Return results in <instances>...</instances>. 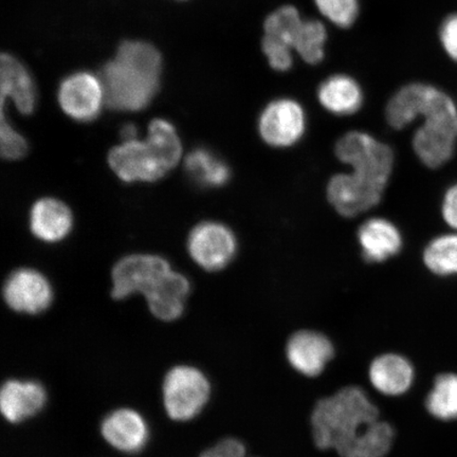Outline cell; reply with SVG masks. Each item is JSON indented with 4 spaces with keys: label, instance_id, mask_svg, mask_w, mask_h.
Returning <instances> with one entry per match:
<instances>
[{
    "label": "cell",
    "instance_id": "6da1fadb",
    "mask_svg": "<svg viewBox=\"0 0 457 457\" xmlns=\"http://www.w3.org/2000/svg\"><path fill=\"white\" fill-rule=\"evenodd\" d=\"M379 420L381 411L363 386H342L313 403L310 426L314 447L343 457Z\"/></svg>",
    "mask_w": 457,
    "mask_h": 457
},
{
    "label": "cell",
    "instance_id": "7a4b0ae2",
    "mask_svg": "<svg viewBox=\"0 0 457 457\" xmlns=\"http://www.w3.org/2000/svg\"><path fill=\"white\" fill-rule=\"evenodd\" d=\"M162 71V54L153 45L122 43L116 57L102 68L106 104L116 111L143 110L158 93Z\"/></svg>",
    "mask_w": 457,
    "mask_h": 457
},
{
    "label": "cell",
    "instance_id": "3957f363",
    "mask_svg": "<svg viewBox=\"0 0 457 457\" xmlns=\"http://www.w3.org/2000/svg\"><path fill=\"white\" fill-rule=\"evenodd\" d=\"M425 123L415 131L416 156L428 168L437 169L453 158L457 141V108L447 94L432 100L424 114Z\"/></svg>",
    "mask_w": 457,
    "mask_h": 457
},
{
    "label": "cell",
    "instance_id": "277c9868",
    "mask_svg": "<svg viewBox=\"0 0 457 457\" xmlns=\"http://www.w3.org/2000/svg\"><path fill=\"white\" fill-rule=\"evenodd\" d=\"M212 394V386L202 370L180 364L171 368L162 384V402L171 420L190 421L203 412Z\"/></svg>",
    "mask_w": 457,
    "mask_h": 457
},
{
    "label": "cell",
    "instance_id": "5b68a950",
    "mask_svg": "<svg viewBox=\"0 0 457 457\" xmlns=\"http://www.w3.org/2000/svg\"><path fill=\"white\" fill-rule=\"evenodd\" d=\"M336 156L353 173L386 187L394 167L392 148L364 131L353 130L337 142Z\"/></svg>",
    "mask_w": 457,
    "mask_h": 457
},
{
    "label": "cell",
    "instance_id": "8992f818",
    "mask_svg": "<svg viewBox=\"0 0 457 457\" xmlns=\"http://www.w3.org/2000/svg\"><path fill=\"white\" fill-rule=\"evenodd\" d=\"M307 118L298 101L278 98L268 103L260 114L257 129L266 145L287 148L298 143L305 135Z\"/></svg>",
    "mask_w": 457,
    "mask_h": 457
},
{
    "label": "cell",
    "instance_id": "52a82bcc",
    "mask_svg": "<svg viewBox=\"0 0 457 457\" xmlns=\"http://www.w3.org/2000/svg\"><path fill=\"white\" fill-rule=\"evenodd\" d=\"M284 353L289 368L307 379L319 378L336 358L334 343L321 331L312 329L291 335Z\"/></svg>",
    "mask_w": 457,
    "mask_h": 457
},
{
    "label": "cell",
    "instance_id": "ba28073f",
    "mask_svg": "<svg viewBox=\"0 0 457 457\" xmlns=\"http://www.w3.org/2000/svg\"><path fill=\"white\" fill-rule=\"evenodd\" d=\"M170 271L169 262L160 256L125 257L112 272V296L123 300L134 294L147 295Z\"/></svg>",
    "mask_w": 457,
    "mask_h": 457
},
{
    "label": "cell",
    "instance_id": "9c48e42d",
    "mask_svg": "<svg viewBox=\"0 0 457 457\" xmlns=\"http://www.w3.org/2000/svg\"><path fill=\"white\" fill-rule=\"evenodd\" d=\"M188 251L204 270L219 271L230 264L237 254V237L220 222H203L188 237Z\"/></svg>",
    "mask_w": 457,
    "mask_h": 457
},
{
    "label": "cell",
    "instance_id": "30bf717a",
    "mask_svg": "<svg viewBox=\"0 0 457 457\" xmlns=\"http://www.w3.org/2000/svg\"><path fill=\"white\" fill-rule=\"evenodd\" d=\"M59 102L62 110L76 121H94L105 102L101 79L85 71L71 74L60 86Z\"/></svg>",
    "mask_w": 457,
    "mask_h": 457
},
{
    "label": "cell",
    "instance_id": "8fae6325",
    "mask_svg": "<svg viewBox=\"0 0 457 457\" xmlns=\"http://www.w3.org/2000/svg\"><path fill=\"white\" fill-rule=\"evenodd\" d=\"M385 188L351 171L336 175L329 180L328 197L337 212L353 217L375 207L384 195Z\"/></svg>",
    "mask_w": 457,
    "mask_h": 457
},
{
    "label": "cell",
    "instance_id": "7c38bea8",
    "mask_svg": "<svg viewBox=\"0 0 457 457\" xmlns=\"http://www.w3.org/2000/svg\"><path fill=\"white\" fill-rule=\"evenodd\" d=\"M4 295L13 311L28 314L47 311L54 299L48 279L32 270H20L11 274L4 285Z\"/></svg>",
    "mask_w": 457,
    "mask_h": 457
},
{
    "label": "cell",
    "instance_id": "4fadbf2b",
    "mask_svg": "<svg viewBox=\"0 0 457 457\" xmlns=\"http://www.w3.org/2000/svg\"><path fill=\"white\" fill-rule=\"evenodd\" d=\"M110 164L120 179L127 182L155 181L168 173L147 142H124L110 154Z\"/></svg>",
    "mask_w": 457,
    "mask_h": 457
},
{
    "label": "cell",
    "instance_id": "5bb4252c",
    "mask_svg": "<svg viewBox=\"0 0 457 457\" xmlns=\"http://www.w3.org/2000/svg\"><path fill=\"white\" fill-rule=\"evenodd\" d=\"M101 434L104 441L119 453L137 454L145 448L150 439V427L136 410L120 408L103 419Z\"/></svg>",
    "mask_w": 457,
    "mask_h": 457
},
{
    "label": "cell",
    "instance_id": "9a60e30c",
    "mask_svg": "<svg viewBox=\"0 0 457 457\" xmlns=\"http://www.w3.org/2000/svg\"><path fill=\"white\" fill-rule=\"evenodd\" d=\"M47 399V391L41 382L9 379L0 391V411L10 424H21L41 413Z\"/></svg>",
    "mask_w": 457,
    "mask_h": 457
},
{
    "label": "cell",
    "instance_id": "2e32d148",
    "mask_svg": "<svg viewBox=\"0 0 457 457\" xmlns=\"http://www.w3.org/2000/svg\"><path fill=\"white\" fill-rule=\"evenodd\" d=\"M367 378L380 395L398 398L413 386L415 368L407 357L387 352L371 359Z\"/></svg>",
    "mask_w": 457,
    "mask_h": 457
},
{
    "label": "cell",
    "instance_id": "e0dca14e",
    "mask_svg": "<svg viewBox=\"0 0 457 457\" xmlns=\"http://www.w3.org/2000/svg\"><path fill=\"white\" fill-rule=\"evenodd\" d=\"M358 243L364 259L370 262H385L403 248L402 233L392 221L375 217L359 228Z\"/></svg>",
    "mask_w": 457,
    "mask_h": 457
},
{
    "label": "cell",
    "instance_id": "ac0fdd59",
    "mask_svg": "<svg viewBox=\"0 0 457 457\" xmlns=\"http://www.w3.org/2000/svg\"><path fill=\"white\" fill-rule=\"evenodd\" d=\"M0 90L2 99L10 98L21 113L31 114L36 110L37 89L31 74L19 60L3 54L0 68Z\"/></svg>",
    "mask_w": 457,
    "mask_h": 457
},
{
    "label": "cell",
    "instance_id": "d6986e66",
    "mask_svg": "<svg viewBox=\"0 0 457 457\" xmlns=\"http://www.w3.org/2000/svg\"><path fill=\"white\" fill-rule=\"evenodd\" d=\"M191 286L180 273L170 271L146 295L154 316L162 321H175L185 312Z\"/></svg>",
    "mask_w": 457,
    "mask_h": 457
},
{
    "label": "cell",
    "instance_id": "ffe728a7",
    "mask_svg": "<svg viewBox=\"0 0 457 457\" xmlns=\"http://www.w3.org/2000/svg\"><path fill=\"white\" fill-rule=\"evenodd\" d=\"M317 94L320 104L335 116H351L363 105L361 86L346 74H335L328 78L319 86Z\"/></svg>",
    "mask_w": 457,
    "mask_h": 457
},
{
    "label": "cell",
    "instance_id": "44dd1931",
    "mask_svg": "<svg viewBox=\"0 0 457 457\" xmlns=\"http://www.w3.org/2000/svg\"><path fill=\"white\" fill-rule=\"evenodd\" d=\"M72 214L67 205L54 198L39 200L30 215L31 230L38 238L55 243L65 238L72 228Z\"/></svg>",
    "mask_w": 457,
    "mask_h": 457
},
{
    "label": "cell",
    "instance_id": "7402d4cb",
    "mask_svg": "<svg viewBox=\"0 0 457 457\" xmlns=\"http://www.w3.org/2000/svg\"><path fill=\"white\" fill-rule=\"evenodd\" d=\"M426 89L427 84H409L392 96L386 108V118L393 129L407 128L420 117Z\"/></svg>",
    "mask_w": 457,
    "mask_h": 457
},
{
    "label": "cell",
    "instance_id": "603a6c76",
    "mask_svg": "<svg viewBox=\"0 0 457 457\" xmlns=\"http://www.w3.org/2000/svg\"><path fill=\"white\" fill-rule=\"evenodd\" d=\"M186 170L190 179L204 187L225 186L231 176L230 169L224 160L205 148H196L188 154Z\"/></svg>",
    "mask_w": 457,
    "mask_h": 457
},
{
    "label": "cell",
    "instance_id": "cb8c5ba5",
    "mask_svg": "<svg viewBox=\"0 0 457 457\" xmlns=\"http://www.w3.org/2000/svg\"><path fill=\"white\" fill-rule=\"evenodd\" d=\"M425 407L434 419L449 421L457 420V375L439 374L434 379Z\"/></svg>",
    "mask_w": 457,
    "mask_h": 457
},
{
    "label": "cell",
    "instance_id": "d4e9b609",
    "mask_svg": "<svg viewBox=\"0 0 457 457\" xmlns=\"http://www.w3.org/2000/svg\"><path fill=\"white\" fill-rule=\"evenodd\" d=\"M154 153L168 170L173 169L181 156V143L173 125L156 119L148 128L147 141Z\"/></svg>",
    "mask_w": 457,
    "mask_h": 457
},
{
    "label": "cell",
    "instance_id": "484cf974",
    "mask_svg": "<svg viewBox=\"0 0 457 457\" xmlns=\"http://www.w3.org/2000/svg\"><path fill=\"white\" fill-rule=\"evenodd\" d=\"M328 37V29L322 21L304 20L296 34L294 49L307 64L317 65L324 60Z\"/></svg>",
    "mask_w": 457,
    "mask_h": 457
},
{
    "label": "cell",
    "instance_id": "4316f807",
    "mask_svg": "<svg viewBox=\"0 0 457 457\" xmlns=\"http://www.w3.org/2000/svg\"><path fill=\"white\" fill-rule=\"evenodd\" d=\"M424 262L428 270L437 276L457 274V234L434 238L425 249Z\"/></svg>",
    "mask_w": 457,
    "mask_h": 457
},
{
    "label": "cell",
    "instance_id": "83f0119b",
    "mask_svg": "<svg viewBox=\"0 0 457 457\" xmlns=\"http://www.w3.org/2000/svg\"><path fill=\"white\" fill-rule=\"evenodd\" d=\"M303 21L304 20L302 19L300 11L294 5H283L267 17L264 22V37L276 39L294 49L295 39Z\"/></svg>",
    "mask_w": 457,
    "mask_h": 457
},
{
    "label": "cell",
    "instance_id": "f1b7e54d",
    "mask_svg": "<svg viewBox=\"0 0 457 457\" xmlns=\"http://www.w3.org/2000/svg\"><path fill=\"white\" fill-rule=\"evenodd\" d=\"M319 12L337 27L350 28L359 15V0H314Z\"/></svg>",
    "mask_w": 457,
    "mask_h": 457
},
{
    "label": "cell",
    "instance_id": "f546056e",
    "mask_svg": "<svg viewBox=\"0 0 457 457\" xmlns=\"http://www.w3.org/2000/svg\"><path fill=\"white\" fill-rule=\"evenodd\" d=\"M262 53L273 71L285 72L294 65V49L290 46L264 37L262 42Z\"/></svg>",
    "mask_w": 457,
    "mask_h": 457
},
{
    "label": "cell",
    "instance_id": "4dcf8cb0",
    "mask_svg": "<svg viewBox=\"0 0 457 457\" xmlns=\"http://www.w3.org/2000/svg\"><path fill=\"white\" fill-rule=\"evenodd\" d=\"M0 133H2V154L5 159L19 160L26 155L28 152L26 139L11 127L4 112H2Z\"/></svg>",
    "mask_w": 457,
    "mask_h": 457
},
{
    "label": "cell",
    "instance_id": "1f68e13d",
    "mask_svg": "<svg viewBox=\"0 0 457 457\" xmlns=\"http://www.w3.org/2000/svg\"><path fill=\"white\" fill-rule=\"evenodd\" d=\"M248 448L242 439L225 437L208 449L200 457H248Z\"/></svg>",
    "mask_w": 457,
    "mask_h": 457
},
{
    "label": "cell",
    "instance_id": "d6a6232c",
    "mask_svg": "<svg viewBox=\"0 0 457 457\" xmlns=\"http://www.w3.org/2000/svg\"><path fill=\"white\" fill-rule=\"evenodd\" d=\"M441 41L451 59L457 62V13L444 21L441 29Z\"/></svg>",
    "mask_w": 457,
    "mask_h": 457
},
{
    "label": "cell",
    "instance_id": "836d02e7",
    "mask_svg": "<svg viewBox=\"0 0 457 457\" xmlns=\"http://www.w3.org/2000/svg\"><path fill=\"white\" fill-rule=\"evenodd\" d=\"M442 210L445 221L457 230V185L445 194Z\"/></svg>",
    "mask_w": 457,
    "mask_h": 457
},
{
    "label": "cell",
    "instance_id": "e575fe53",
    "mask_svg": "<svg viewBox=\"0 0 457 457\" xmlns=\"http://www.w3.org/2000/svg\"><path fill=\"white\" fill-rule=\"evenodd\" d=\"M122 138L127 141L137 140V136H138V129H137L134 124H127L121 129Z\"/></svg>",
    "mask_w": 457,
    "mask_h": 457
},
{
    "label": "cell",
    "instance_id": "d590c367",
    "mask_svg": "<svg viewBox=\"0 0 457 457\" xmlns=\"http://www.w3.org/2000/svg\"><path fill=\"white\" fill-rule=\"evenodd\" d=\"M248 457H253V456H248Z\"/></svg>",
    "mask_w": 457,
    "mask_h": 457
}]
</instances>
